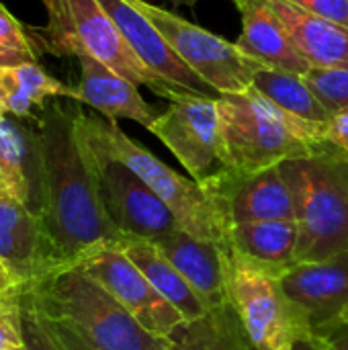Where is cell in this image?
Returning <instances> with one entry per match:
<instances>
[{
	"instance_id": "28",
	"label": "cell",
	"mask_w": 348,
	"mask_h": 350,
	"mask_svg": "<svg viewBox=\"0 0 348 350\" xmlns=\"http://www.w3.org/2000/svg\"><path fill=\"white\" fill-rule=\"evenodd\" d=\"M21 318H23V347L25 350H59L51 340L45 324L41 322L39 310L33 304L29 291L21 295Z\"/></svg>"
},
{
	"instance_id": "8",
	"label": "cell",
	"mask_w": 348,
	"mask_h": 350,
	"mask_svg": "<svg viewBox=\"0 0 348 350\" xmlns=\"http://www.w3.org/2000/svg\"><path fill=\"white\" fill-rule=\"evenodd\" d=\"M76 127L82 139L88 164L92 168L98 197L113 226L125 238L154 240L162 234L180 230L168 205L121 160L111 156L80 123L76 109Z\"/></svg>"
},
{
	"instance_id": "12",
	"label": "cell",
	"mask_w": 348,
	"mask_h": 350,
	"mask_svg": "<svg viewBox=\"0 0 348 350\" xmlns=\"http://www.w3.org/2000/svg\"><path fill=\"white\" fill-rule=\"evenodd\" d=\"M289 301L314 336H324L348 310V252L320 262H295L281 271Z\"/></svg>"
},
{
	"instance_id": "24",
	"label": "cell",
	"mask_w": 348,
	"mask_h": 350,
	"mask_svg": "<svg viewBox=\"0 0 348 350\" xmlns=\"http://www.w3.org/2000/svg\"><path fill=\"white\" fill-rule=\"evenodd\" d=\"M252 88L293 117L320 125H328L332 121V115L318 100V96L314 94V90L302 74L263 68L254 76Z\"/></svg>"
},
{
	"instance_id": "3",
	"label": "cell",
	"mask_w": 348,
	"mask_h": 350,
	"mask_svg": "<svg viewBox=\"0 0 348 350\" xmlns=\"http://www.w3.org/2000/svg\"><path fill=\"white\" fill-rule=\"evenodd\" d=\"M39 312L72 326L98 350H170L80 267H62L29 289Z\"/></svg>"
},
{
	"instance_id": "32",
	"label": "cell",
	"mask_w": 348,
	"mask_h": 350,
	"mask_svg": "<svg viewBox=\"0 0 348 350\" xmlns=\"http://www.w3.org/2000/svg\"><path fill=\"white\" fill-rule=\"evenodd\" d=\"M324 142L334 144L336 148L348 154V109L345 113L332 117V121L324 129Z\"/></svg>"
},
{
	"instance_id": "16",
	"label": "cell",
	"mask_w": 348,
	"mask_h": 350,
	"mask_svg": "<svg viewBox=\"0 0 348 350\" xmlns=\"http://www.w3.org/2000/svg\"><path fill=\"white\" fill-rule=\"evenodd\" d=\"M187 279L209 312L232 308L228 285V246L174 230L150 240Z\"/></svg>"
},
{
	"instance_id": "6",
	"label": "cell",
	"mask_w": 348,
	"mask_h": 350,
	"mask_svg": "<svg viewBox=\"0 0 348 350\" xmlns=\"http://www.w3.org/2000/svg\"><path fill=\"white\" fill-rule=\"evenodd\" d=\"M78 119L82 127L117 160L129 166L174 213L180 230L217 242L230 248V226L215 203V199L195 180L189 178L160 158H156L150 150L133 142L117 121H103L94 115H84L78 109Z\"/></svg>"
},
{
	"instance_id": "29",
	"label": "cell",
	"mask_w": 348,
	"mask_h": 350,
	"mask_svg": "<svg viewBox=\"0 0 348 350\" xmlns=\"http://www.w3.org/2000/svg\"><path fill=\"white\" fill-rule=\"evenodd\" d=\"M21 295L23 291H16L0 301V350H10L23 345Z\"/></svg>"
},
{
	"instance_id": "26",
	"label": "cell",
	"mask_w": 348,
	"mask_h": 350,
	"mask_svg": "<svg viewBox=\"0 0 348 350\" xmlns=\"http://www.w3.org/2000/svg\"><path fill=\"white\" fill-rule=\"evenodd\" d=\"M37 64V45L27 29L0 2V68Z\"/></svg>"
},
{
	"instance_id": "17",
	"label": "cell",
	"mask_w": 348,
	"mask_h": 350,
	"mask_svg": "<svg viewBox=\"0 0 348 350\" xmlns=\"http://www.w3.org/2000/svg\"><path fill=\"white\" fill-rule=\"evenodd\" d=\"M0 115V176L35 215L43 213V148L39 119Z\"/></svg>"
},
{
	"instance_id": "18",
	"label": "cell",
	"mask_w": 348,
	"mask_h": 350,
	"mask_svg": "<svg viewBox=\"0 0 348 350\" xmlns=\"http://www.w3.org/2000/svg\"><path fill=\"white\" fill-rule=\"evenodd\" d=\"M242 16L238 47L265 68L306 74L312 64L297 51L271 0H234Z\"/></svg>"
},
{
	"instance_id": "20",
	"label": "cell",
	"mask_w": 348,
	"mask_h": 350,
	"mask_svg": "<svg viewBox=\"0 0 348 350\" xmlns=\"http://www.w3.org/2000/svg\"><path fill=\"white\" fill-rule=\"evenodd\" d=\"M297 51L320 68H348V27L310 14L287 0H271Z\"/></svg>"
},
{
	"instance_id": "35",
	"label": "cell",
	"mask_w": 348,
	"mask_h": 350,
	"mask_svg": "<svg viewBox=\"0 0 348 350\" xmlns=\"http://www.w3.org/2000/svg\"><path fill=\"white\" fill-rule=\"evenodd\" d=\"M0 287H6V289H12V287H16V285L12 283L10 275L6 273V269H4V265H2V262H0ZM16 289H21V287H16Z\"/></svg>"
},
{
	"instance_id": "30",
	"label": "cell",
	"mask_w": 348,
	"mask_h": 350,
	"mask_svg": "<svg viewBox=\"0 0 348 350\" xmlns=\"http://www.w3.org/2000/svg\"><path fill=\"white\" fill-rule=\"evenodd\" d=\"M29 295H31V293H29ZM33 304H35V301H33ZM35 308H37V306H35ZM37 310H39V308H37ZM39 316H41V322H43L45 328H47L51 340L55 342V347L59 350H98L96 347H92L88 340H84L72 326H68V324H64V322H59V320H51V318L43 316L41 312H39Z\"/></svg>"
},
{
	"instance_id": "4",
	"label": "cell",
	"mask_w": 348,
	"mask_h": 350,
	"mask_svg": "<svg viewBox=\"0 0 348 350\" xmlns=\"http://www.w3.org/2000/svg\"><path fill=\"white\" fill-rule=\"evenodd\" d=\"M219 117L232 168L252 174L285 160L308 158L324 139L326 125L293 117L252 86L219 94Z\"/></svg>"
},
{
	"instance_id": "40",
	"label": "cell",
	"mask_w": 348,
	"mask_h": 350,
	"mask_svg": "<svg viewBox=\"0 0 348 350\" xmlns=\"http://www.w3.org/2000/svg\"><path fill=\"white\" fill-rule=\"evenodd\" d=\"M343 322H348V310H347V314H345V318H343Z\"/></svg>"
},
{
	"instance_id": "33",
	"label": "cell",
	"mask_w": 348,
	"mask_h": 350,
	"mask_svg": "<svg viewBox=\"0 0 348 350\" xmlns=\"http://www.w3.org/2000/svg\"><path fill=\"white\" fill-rule=\"evenodd\" d=\"M320 338L326 340L330 350H348V322L338 324L336 328H332L330 332H326Z\"/></svg>"
},
{
	"instance_id": "7",
	"label": "cell",
	"mask_w": 348,
	"mask_h": 350,
	"mask_svg": "<svg viewBox=\"0 0 348 350\" xmlns=\"http://www.w3.org/2000/svg\"><path fill=\"white\" fill-rule=\"evenodd\" d=\"M228 285L230 304L254 350H291L295 340L312 334L283 291L279 269L230 248Z\"/></svg>"
},
{
	"instance_id": "15",
	"label": "cell",
	"mask_w": 348,
	"mask_h": 350,
	"mask_svg": "<svg viewBox=\"0 0 348 350\" xmlns=\"http://www.w3.org/2000/svg\"><path fill=\"white\" fill-rule=\"evenodd\" d=\"M98 2L115 21L117 29L121 31L129 47L135 51V55L150 70H154L158 76H162L166 82H170L176 88L207 98H219V92H215L201 76H197L172 51V47L156 29V25L133 4V0H98Z\"/></svg>"
},
{
	"instance_id": "43",
	"label": "cell",
	"mask_w": 348,
	"mask_h": 350,
	"mask_svg": "<svg viewBox=\"0 0 348 350\" xmlns=\"http://www.w3.org/2000/svg\"><path fill=\"white\" fill-rule=\"evenodd\" d=\"M170 350H174V347H172V349H170Z\"/></svg>"
},
{
	"instance_id": "11",
	"label": "cell",
	"mask_w": 348,
	"mask_h": 350,
	"mask_svg": "<svg viewBox=\"0 0 348 350\" xmlns=\"http://www.w3.org/2000/svg\"><path fill=\"white\" fill-rule=\"evenodd\" d=\"M74 267L98 281L148 332L170 338L187 324L183 314L154 289L121 246H103Z\"/></svg>"
},
{
	"instance_id": "22",
	"label": "cell",
	"mask_w": 348,
	"mask_h": 350,
	"mask_svg": "<svg viewBox=\"0 0 348 350\" xmlns=\"http://www.w3.org/2000/svg\"><path fill=\"white\" fill-rule=\"evenodd\" d=\"M53 98L78 100V90L49 76L39 64L0 68V113L35 119L33 111Z\"/></svg>"
},
{
	"instance_id": "10",
	"label": "cell",
	"mask_w": 348,
	"mask_h": 350,
	"mask_svg": "<svg viewBox=\"0 0 348 350\" xmlns=\"http://www.w3.org/2000/svg\"><path fill=\"white\" fill-rule=\"evenodd\" d=\"M133 4L156 25L172 51L219 94L248 90L265 68L246 55L236 41L232 43L150 0H133Z\"/></svg>"
},
{
	"instance_id": "19",
	"label": "cell",
	"mask_w": 348,
	"mask_h": 350,
	"mask_svg": "<svg viewBox=\"0 0 348 350\" xmlns=\"http://www.w3.org/2000/svg\"><path fill=\"white\" fill-rule=\"evenodd\" d=\"M78 103L92 107L109 121L127 119L150 129L158 115H154V109L144 100L137 84L90 55H78Z\"/></svg>"
},
{
	"instance_id": "37",
	"label": "cell",
	"mask_w": 348,
	"mask_h": 350,
	"mask_svg": "<svg viewBox=\"0 0 348 350\" xmlns=\"http://www.w3.org/2000/svg\"><path fill=\"white\" fill-rule=\"evenodd\" d=\"M14 291H23V289H16V287H12V289H6V287H0V299H4V297H8L10 293H14Z\"/></svg>"
},
{
	"instance_id": "1",
	"label": "cell",
	"mask_w": 348,
	"mask_h": 350,
	"mask_svg": "<svg viewBox=\"0 0 348 350\" xmlns=\"http://www.w3.org/2000/svg\"><path fill=\"white\" fill-rule=\"evenodd\" d=\"M76 109H66L53 98L39 117L45 170L41 221L57 269L74 267L90 252L103 246H121L127 240L113 226L98 197L78 135Z\"/></svg>"
},
{
	"instance_id": "21",
	"label": "cell",
	"mask_w": 348,
	"mask_h": 350,
	"mask_svg": "<svg viewBox=\"0 0 348 350\" xmlns=\"http://www.w3.org/2000/svg\"><path fill=\"white\" fill-rule=\"evenodd\" d=\"M121 248L135 262V267L146 275V279L154 285V289L183 314L187 324L199 322L209 314L205 301L193 291L187 279L150 240L127 238L121 244Z\"/></svg>"
},
{
	"instance_id": "44",
	"label": "cell",
	"mask_w": 348,
	"mask_h": 350,
	"mask_svg": "<svg viewBox=\"0 0 348 350\" xmlns=\"http://www.w3.org/2000/svg\"><path fill=\"white\" fill-rule=\"evenodd\" d=\"M0 115H2V113H0Z\"/></svg>"
},
{
	"instance_id": "34",
	"label": "cell",
	"mask_w": 348,
	"mask_h": 350,
	"mask_svg": "<svg viewBox=\"0 0 348 350\" xmlns=\"http://www.w3.org/2000/svg\"><path fill=\"white\" fill-rule=\"evenodd\" d=\"M291 350H330V349H328V345H326V340H324V338L310 334V336H304V338L295 340V342H293V347H291Z\"/></svg>"
},
{
	"instance_id": "38",
	"label": "cell",
	"mask_w": 348,
	"mask_h": 350,
	"mask_svg": "<svg viewBox=\"0 0 348 350\" xmlns=\"http://www.w3.org/2000/svg\"><path fill=\"white\" fill-rule=\"evenodd\" d=\"M242 350H254V349H252V347H250V342H248V345H246Z\"/></svg>"
},
{
	"instance_id": "9",
	"label": "cell",
	"mask_w": 348,
	"mask_h": 350,
	"mask_svg": "<svg viewBox=\"0 0 348 350\" xmlns=\"http://www.w3.org/2000/svg\"><path fill=\"white\" fill-rule=\"evenodd\" d=\"M168 109L154 119L152 131L199 185L232 168L224 139L219 103L195 92H174Z\"/></svg>"
},
{
	"instance_id": "23",
	"label": "cell",
	"mask_w": 348,
	"mask_h": 350,
	"mask_svg": "<svg viewBox=\"0 0 348 350\" xmlns=\"http://www.w3.org/2000/svg\"><path fill=\"white\" fill-rule=\"evenodd\" d=\"M230 248L271 269H287L295 265L299 242L297 221H244L230 226Z\"/></svg>"
},
{
	"instance_id": "36",
	"label": "cell",
	"mask_w": 348,
	"mask_h": 350,
	"mask_svg": "<svg viewBox=\"0 0 348 350\" xmlns=\"http://www.w3.org/2000/svg\"><path fill=\"white\" fill-rule=\"evenodd\" d=\"M174 6H189V8H195L197 6V0H170Z\"/></svg>"
},
{
	"instance_id": "41",
	"label": "cell",
	"mask_w": 348,
	"mask_h": 350,
	"mask_svg": "<svg viewBox=\"0 0 348 350\" xmlns=\"http://www.w3.org/2000/svg\"><path fill=\"white\" fill-rule=\"evenodd\" d=\"M0 185H4V180H2V176H0Z\"/></svg>"
},
{
	"instance_id": "25",
	"label": "cell",
	"mask_w": 348,
	"mask_h": 350,
	"mask_svg": "<svg viewBox=\"0 0 348 350\" xmlns=\"http://www.w3.org/2000/svg\"><path fill=\"white\" fill-rule=\"evenodd\" d=\"M170 340L174 350H242L248 345L234 308L209 312L203 320L180 326Z\"/></svg>"
},
{
	"instance_id": "2",
	"label": "cell",
	"mask_w": 348,
	"mask_h": 350,
	"mask_svg": "<svg viewBox=\"0 0 348 350\" xmlns=\"http://www.w3.org/2000/svg\"><path fill=\"white\" fill-rule=\"evenodd\" d=\"M279 168L295 201V262H320L348 252L347 152L322 139L312 156L285 160Z\"/></svg>"
},
{
	"instance_id": "14",
	"label": "cell",
	"mask_w": 348,
	"mask_h": 350,
	"mask_svg": "<svg viewBox=\"0 0 348 350\" xmlns=\"http://www.w3.org/2000/svg\"><path fill=\"white\" fill-rule=\"evenodd\" d=\"M0 262L23 291L33 289L57 269L41 217L6 185H0Z\"/></svg>"
},
{
	"instance_id": "13",
	"label": "cell",
	"mask_w": 348,
	"mask_h": 350,
	"mask_svg": "<svg viewBox=\"0 0 348 350\" xmlns=\"http://www.w3.org/2000/svg\"><path fill=\"white\" fill-rule=\"evenodd\" d=\"M224 211L228 226L244 221H295L293 193L279 166L260 172L228 168L201 185Z\"/></svg>"
},
{
	"instance_id": "27",
	"label": "cell",
	"mask_w": 348,
	"mask_h": 350,
	"mask_svg": "<svg viewBox=\"0 0 348 350\" xmlns=\"http://www.w3.org/2000/svg\"><path fill=\"white\" fill-rule=\"evenodd\" d=\"M304 78L318 96V100L328 109L332 117L348 109V68H320L312 66Z\"/></svg>"
},
{
	"instance_id": "5",
	"label": "cell",
	"mask_w": 348,
	"mask_h": 350,
	"mask_svg": "<svg viewBox=\"0 0 348 350\" xmlns=\"http://www.w3.org/2000/svg\"><path fill=\"white\" fill-rule=\"evenodd\" d=\"M47 10L45 27H31L37 47L53 55H90L137 86L170 98L183 88L172 86L150 70L129 47L115 21L98 0H41ZM189 92V90H187Z\"/></svg>"
},
{
	"instance_id": "42",
	"label": "cell",
	"mask_w": 348,
	"mask_h": 350,
	"mask_svg": "<svg viewBox=\"0 0 348 350\" xmlns=\"http://www.w3.org/2000/svg\"><path fill=\"white\" fill-rule=\"evenodd\" d=\"M14 293H16V291H14ZM10 295H12V293H10ZM4 299H6V297H4ZM0 301H2V299H0Z\"/></svg>"
},
{
	"instance_id": "39",
	"label": "cell",
	"mask_w": 348,
	"mask_h": 350,
	"mask_svg": "<svg viewBox=\"0 0 348 350\" xmlns=\"http://www.w3.org/2000/svg\"><path fill=\"white\" fill-rule=\"evenodd\" d=\"M10 350H25V347L21 345V347H14V349H10Z\"/></svg>"
},
{
	"instance_id": "31",
	"label": "cell",
	"mask_w": 348,
	"mask_h": 350,
	"mask_svg": "<svg viewBox=\"0 0 348 350\" xmlns=\"http://www.w3.org/2000/svg\"><path fill=\"white\" fill-rule=\"evenodd\" d=\"M302 10L348 27V0H287Z\"/></svg>"
}]
</instances>
